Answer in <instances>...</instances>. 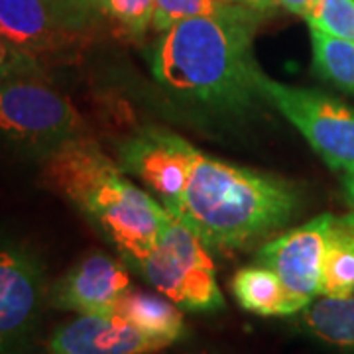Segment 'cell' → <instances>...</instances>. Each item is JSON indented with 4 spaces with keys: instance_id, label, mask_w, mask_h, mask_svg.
Here are the masks:
<instances>
[{
    "instance_id": "cell-1",
    "label": "cell",
    "mask_w": 354,
    "mask_h": 354,
    "mask_svg": "<svg viewBox=\"0 0 354 354\" xmlns=\"http://www.w3.org/2000/svg\"><path fill=\"white\" fill-rule=\"evenodd\" d=\"M260 10L187 18L160 34L150 51L158 85L181 101L218 111L250 109L264 99L252 51Z\"/></svg>"
},
{
    "instance_id": "cell-2",
    "label": "cell",
    "mask_w": 354,
    "mask_h": 354,
    "mask_svg": "<svg viewBox=\"0 0 354 354\" xmlns=\"http://www.w3.org/2000/svg\"><path fill=\"white\" fill-rule=\"evenodd\" d=\"M44 179L130 262L140 266L150 256L167 211L130 183L97 142L77 136L44 156Z\"/></svg>"
},
{
    "instance_id": "cell-3",
    "label": "cell",
    "mask_w": 354,
    "mask_h": 354,
    "mask_svg": "<svg viewBox=\"0 0 354 354\" xmlns=\"http://www.w3.org/2000/svg\"><path fill=\"white\" fill-rule=\"evenodd\" d=\"M290 181L197 153L181 201L171 215L211 248H239L283 227L297 213Z\"/></svg>"
},
{
    "instance_id": "cell-4",
    "label": "cell",
    "mask_w": 354,
    "mask_h": 354,
    "mask_svg": "<svg viewBox=\"0 0 354 354\" xmlns=\"http://www.w3.org/2000/svg\"><path fill=\"white\" fill-rule=\"evenodd\" d=\"M138 268L150 286L183 309L218 311L225 307L207 244L169 211L153 250Z\"/></svg>"
},
{
    "instance_id": "cell-5",
    "label": "cell",
    "mask_w": 354,
    "mask_h": 354,
    "mask_svg": "<svg viewBox=\"0 0 354 354\" xmlns=\"http://www.w3.org/2000/svg\"><path fill=\"white\" fill-rule=\"evenodd\" d=\"M46 268L28 246L0 239V354H48Z\"/></svg>"
},
{
    "instance_id": "cell-6",
    "label": "cell",
    "mask_w": 354,
    "mask_h": 354,
    "mask_svg": "<svg viewBox=\"0 0 354 354\" xmlns=\"http://www.w3.org/2000/svg\"><path fill=\"white\" fill-rule=\"evenodd\" d=\"M41 79L0 83V136L46 156L67 140L83 136V118L65 95Z\"/></svg>"
},
{
    "instance_id": "cell-7",
    "label": "cell",
    "mask_w": 354,
    "mask_h": 354,
    "mask_svg": "<svg viewBox=\"0 0 354 354\" xmlns=\"http://www.w3.org/2000/svg\"><path fill=\"white\" fill-rule=\"evenodd\" d=\"M266 101L297 128L330 169L354 176V109L313 88L290 87L262 75Z\"/></svg>"
},
{
    "instance_id": "cell-8",
    "label": "cell",
    "mask_w": 354,
    "mask_h": 354,
    "mask_svg": "<svg viewBox=\"0 0 354 354\" xmlns=\"http://www.w3.org/2000/svg\"><path fill=\"white\" fill-rule=\"evenodd\" d=\"M197 153V148L174 132L146 128L122 142L118 160L124 171L162 199L165 211H174L185 193Z\"/></svg>"
},
{
    "instance_id": "cell-9",
    "label": "cell",
    "mask_w": 354,
    "mask_h": 354,
    "mask_svg": "<svg viewBox=\"0 0 354 354\" xmlns=\"http://www.w3.org/2000/svg\"><path fill=\"white\" fill-rule=\"evenodd\" d=\"M329 223L330 215L315 216L301 227L266 242L258 252V264L276 272L295 295L313 301L321 295L323 286Z\"/></svg>"
},
{
    "instance_id": "cell-10",
    "label": "cell",
    "mask_w": 354,
    "mask_h": 354,
    "mask_svg": "<svg viewBox=\"0 0 354 354\" xmlns=\"http://www.w3.org/2000/svg\"><path fill=\"white\" fill-rule=\"evenodd\" d=\"M130 290L127 268L104 252H91L50 286V307L77 315H113Z\"/></svg>"
},
{
    "instance_id": "cell-11",
    "label": "cell",
    "mask_w": 354,
    "mask_h": 354,
    "mask_svg": "<svg viewBox=\"0 0 354 354\" xmlns=\"http://www.w3.org/2000/svg\"><path fill=\"white\" fill-rule=\"evenodd\" d=\"M0 38L34 55H64L79 46L81 34L53 0H0Z\"/></svg>"
},
{
    "instance_id": "cell-12",
    "label": "cell",
    "mask_w": 354,
    "mask_h": 354,
    "mask_svg": "<svg viewBox=\"0 0 354 354\" xmlns=\"http://www.w3.org/2000/svg\"><path fill=\"white\" fill-rule=\"evenodd\" d=\"M165 346L118 315H77L48 339V354H152Z\"/></svg>"
},
{
    "instance_id": "cell-13",
    "label": "cell",
    "mask_w": 354,
    "mask_h": 354,
    "mask_svg": "<svg viewBox=\"0 0 354 354\" xmlns=\"http://www.w3.org/2000/svg\"><path fill=\"white\" fill-rule=\"evenodd\" d=\"M230 290L242 309L262 317L297 315L311 304L295 295L276 272L262 264L241 268L230 281Z\"/></svg>"
},
{
    "instance_id": "cell-14",
    "label": "cell",
    "mask_w": 354,
    "mask_h": 354,
    "mask_svg": "<svg viewBox=\"0 0 354 354\" xmlns=\"http://www.w3.org/2000/svg\"><path fill=\"white\" fill-rule=\"evenodd\" d=\"M113 315L122 317L142 333L167 344H174L185 335V321L179 305L165 295L130 288L116 304Z\"/></svg>"
},
{
    "instance_id": "cell-15",
    "label": "cell",
    "mask_w": 354,
    "mask_h": 354,
    "mask_svg": "<svg viewBox=\"0 0 354 354\" xmlns=\"http://www.w3.org/2000/svg\"><path fill=\"white\" fill-rule=\"evenodd\" d=\"M295 323L317 341L354 353V295H319L297 313Z\"/></svg>"
},
{
    "instance_id": "cell-16",
    "label": "cell",
    "mask_w": 354,
    "mask_h": 354,
    "mask_svg": "<svg viewBox=\"0 0 354 354\" xmlns=\"http://www.w3.org/2000/svg\"><path fill=\"white\" fill-rule=\"evenodd\" d=\"M321 295H354V215H330Z\"/></svg>"
},
{
    "instance_id": "cell-17",
    "label": "cell",
    "mask_w": 354,
    "mask_h": 354,
    "mask_svg": "<svg viewBox=\"0 0 354 354\" xmlns=\"http://www.w3.org/2000/svg\"><path fill=\"white\" fill-rule=\"evenodd\" d=\"M311 46L317 73L342 91L354 93V41L311 28Z\"/></svg>"
},
{
    "instance_id": "cell-18",
    "label": "cell",
    "mask_w": 354,
    "mask_h": 354,
    "mask_svg": "<svg viewBox=\"0 0 354 354\" xmlns=\"http://www.w3.org/2000/svg\"><path fill=\"white\" fill-rule=\"evenodd\" d=\"M254 10L258 8L234 0H156L152 28L162 34L174 24L187 18H201V16L223 18V16L248 14Z\"/></svg>"
},
{
    "instance_id": "cell-19",
    "label": "cell",
    "mask_w": 354,
    "mask_h": 354,
    "mask_svg": "<svg viewBox=\"0 0 354 354\" xmlns=\"http://www.w3.org/2000/svg\"><path fill=\"white\" fill-rule=\"evenodd\" d=\"M304 18L309 28L354 41V0H315Z\"/></svg>"
},
{
    "instance_id": "cell-20",
    "label": "cell",
    "mask_w": 354,
    "mask_h": 354,
    "mask_svg": "<svg viewBox=\"0 0 354 354\" xmlns=\"http://www.w3.org/2000/svg\"><path fill=\"white\" fill-rule=\"evenodd\" d=\"M156 0H102V16L113 20L128 36H146L153 22Z\"/></svg>"
},
{
    "instance_id": "cell-21",
    "label": "cell",
    "mask_w": 354,
    "mask_h": 354,
    "mask_svg": "<svg viewBox=\"0 0 354 354\" xmlns=\"http://www.w3.org/2000/svg\"><path fill=\"white\" fill-rule=\"evenodd\" d=\"M20 77H46L44 65L34 55L0 38V83Z\"/></svg>"
},
{
    "instance_id": "cell-22",
    "label": "cell",
    "mask_w": 354,
    "mask_h": 354,
    "mask_svg": "<svg viewBox=\"0 0 354 354\" xmlns=\"http://www.w3.org/2000/svg\"><path fill=\"white\" fill-rule=\"evenodd\" d=\"M67 22L87 36L102 16V0H53Z\"/></svg>"
},
{
    "instance_id": "cell-23",
    "label": "cell",
    "mask_w": 354,
    "mask_h": 354,
    "mask_svg": "<svg viewBox=\"0 0 354 354\" xmlns=\"http://www.w3.org/2000/svg\"><path fill=\"white\" fill-rule=\"evenodd\" d=\"M315 0H272V6H281L286 10H290L293 14H299V16H305V12L311 8Z\"/></svg>"
},
{
    "instance_id": "cell-24",
    "label": "cell",
    "mask_w": 354,
    "mask_h": 354,
    "mask_svg": "<svg viewBox=\"0 0 354 354\" xmlns=\"http://www.w3.org/2000/svg\"><path fill=\"white\" fill-rule=\"evenodd\" d=\"M344 189H346V195H348V199L354 205V176H346V179H344Z\"/></svg>"
},
{
    "instance_id": "cell-25",
    "label": "cell",
    "mask_w": 354,
    "mask_h": 354,
    "mask_svg": "<svg viewBox=\"0 0 354 354\" xmlns=\"http://www.w3.org/2000/svg\"><path fill=\"white\" fill-rule=\"evenodd\" d=\"M234 2H242V4H248V6H252V8H258V10H264V8H268L266 0H234Z\"/></svg>"
},
{
    "instance_id": "cell-26",
    "label": "cell",
    "mask_w": 354,
    "mask_h": 354,
    "mask_svg": "<svg viewBox=\"0 0 354 354\" xmlns=\"http://www.w3.org/2000/svg\"><path fill=\"white\" fill-rule=\"evenodd\" d=\"M266 4H268V8L272 6V0H266Z\"/></svg>"
}]
</instances>
